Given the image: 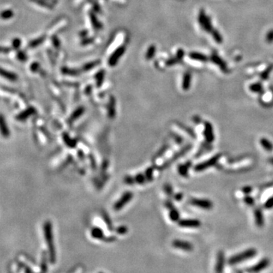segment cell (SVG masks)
Here are the masks:
<instances>
[{"instance_id": "2e32d148", "label": "cell", "mask_w": 273, "mask_h": 273, "mask_svg": "<svg viewBox=\"0 0 273 273\" xmlns=\"http://www.w3.org/2000/svg\"><path fill=\"white\" fill-rule=\"evenodd\" d=\"M0 75L2 77H5V78L8 79V80H11V81H15L17 80V76L16 74L11 73V72L5 71L2 68H0Z\"/></svg>"}, {"instance_id": "e0dca14e", "label": "cell", "mask_w": 273, "mask_h": 273, "mask_svg": "<svg viewBox=\"0 0 273 273\" xmlns=\"http://www.w3.org/2000/svg\"><path fill=\"white\" fill-rule=\"evenodd\" d=\"M190 83H191V74L188 72L184 74V80H183V83H182V87L184 90H187L190 88Z\"/></svg>"}, {"instance_id": "4316f807", "label": "cell", "mask_w": 273, "mask_h": 273, "mask_svg": "<svg viewBox=\"0 0 273 273\" xmlns=\"http://www.w3.org/2000/svg\"><path fill=\"white\" fill-rule=\"evenodd\" d=\"M0 16L2 17L3 19H8V18L13 16V11H11V10H6V11H2L0 14Z\"/></svg>"}, {"instance_id": "836d02e7", "label": "cell", "mask_w": 273, "mask_h": 273, "mask_svg": "<svg viewBox=\"0 0 273 273\" xmlns=\"http://www.w3.org/2000/svg\"><path fill=\"white\" fill-rule=\"evenodd\" d=\"M137 180H138V183H143V182L144 181V177H143L142 175H138V177H137Z\"/></svg>"}, {"instance_id": "6da1fadb", "label": "cell", "mask_w": 273, "mask_h": 273, "mask_svg": "<svg viewBox=\"0 0 273 273\" xmlns=\"http://www.w3.org/2000/svg\"><path fill=\"white\" fill-rule=\"evenodd\" d=\"M256 254V250L253 248H250L248 249L247 250L244 251L242 253L236 254V255L233 256L229 259V263L230 265H235V264L240 263V262H243V261L246 260V259H250L252 257L255 256Z\"/></svg>"}, {"instance_id": "3957f363", "label": "cell", "mask_w": 273, "mask_h": 273, "mask_svg": "<svg viewBox=\"0 0 273 273\" xmlns=\"http://www.w3.org/2000/svg\"><path fill=\"white\" fill-rule=\"evenodd\" d=\"M199 22H200V25L205 31L210 33L212 32L213 28H212V24H211L210 18L207 15H206L203 10H201L200 11V14H199Z\"/></svg>"}, {"instance_id": "5bb4252c", "label": "cell", "mask_w": 273, "mask_h": 273, "mask_svg": "<svg viewBox=\"0 0 273 273\" xmlns=\"http://www.w3.org/2000/svg\"><path fill=\"white\" fill-rule=\"evenodd\" d=\"M254 216H255V222L256 224L258 227L261 228L264 225V218L262 215V210L259 208H257L254 210Z\"/></svg>"}, {"instance_id": "484cf974", "label": "cell", "mask_w": 273, "mask_h": 273, "mask_svg": "<svg viewBox=\"0 0 273 273\" xmlns=\"http://www.w3.org/2000/svg\"><path fill=\"white\" fill-rule=\"evenodd\" d=\"M170 218L172 221H177L179 219V213L177 212V209H174L173 208H171V211H170Z\"/></svg>"}, {"instance_id": "ba28073f", "label": "cell", "mask_w": 273, "mask_h": 273, "mask_svg": "<svg viewBox=\"0 0 273 273\" xmlns=\"http://www.w3.org/2000/svg\"><path fill=\"white\" fill-rule=\"evenodd\" d=\"M132 196L133 195L131 192H126L125 193H124L122 197H121V199H119V200L115 204V206H114V209H115V210H119L121 208H123L124 206H125V204H127V203L131 200Z\"/></svg>"}, {"instance_id": "1f68e13d", "label": "cell", "mask_w": 273, "mask_h": 273, "mask_svg": "<svg viewBox=\"0 0 273 273\" xmlns=\"http://www.w3.org/2000/svg\"><path fill=\"white\" fill-rule=\"evenodd\" d=\"M20 45H21V41H20V40H18V39H15V40H14V42H13V47H14V48L15 49L18 48V47H20Z\"/></svg>"}, {"instance_id": "83f0119b", "label": "cell", "mask_w": 273, "mask_h": 273, "mask_svg": "<svg viewBox=\"0 0 273 273\" xmlns=\"http://www.w3.org/2000/svg\"><path fill=\"white\" fill-rule=\"evenodd\" d=\"M272 66H269L266 70H265L263 71V73L261 74V77H262V80H267V78L268 77V75H269V73L271 72V71L272 70Z\"/></svg>"}, {"instance_id": "7a4b0ae2", "label": "cell", "mask_w": 273, "mask_h": 273, "mask_svg": "<svg viewBox=\"0 0 273 273\" xmlns=\"http://www.w3.org/2000/svg\"><path fill=\"white\" fill-rule=\"evenodd\" d=\"M221 156H222V154L221 153L216 154V155L212 156L209 159L196 165L194 167V170L196 171H203L204 170L207 169V168H210L212 166H214L217 163V162L220 159Z\"/></svg>"}, {"instance_id": "8fae6325", "label": "cell", "mask_w": 273, "mask_h": 273, "mask_svg": "<svg viewBox=\"0 0 273 273\" xmlns=\"http://www.w3.org/2000/svg\"><path fill=\"white\" fill-rule=\"evenodd\" d=\"M0 134L4 138H8L10 136V131L6 123L5 118L2 115H0Z\"/></svg>"}, {"instance_id": "f1b7e54d", "label": "cell", "mask_w": 273, "mask_h": 273, "mask_svg": "<svg viewBox=\"0 0 273 273\" xmlns=\"http://www.w3.org/2000/svg\"><path fill=\"white\" fill-rule=\"evenodd\" d=\"M265 207L267 209H271L273 207V196L270 197L265 203Z\"/></svg>"}, {"instance_id": "603a6c76", "label": "cell", "mask_w": 273, "mask_h": 273, "mask_svg": "<svg viewBox=\"0 0 273 273\" xmlns=\"http://www.w3.org/2000/svg\"><path fill=\"white\" fill-rule=\"evenodd\" d=\"M211 33H212V37H213V39H214V40H216V43H222V36H221V34H219V32L217 30H214V29H213V30H212V31Z\"/></svg>"}, {"instance_id": "9c48e42d", "label": "cell", "mask_w": 273, "mask_h": 273, "mask_svg": "<svg viewBox=\"0 0 273 273\" xmlns=\"http://www.w3.org/2000/svg\"><path fill=\"white\" fill-rule=\"evenodd\" d=\"M172 245L174 247L180 250H183L184 251H191L193 250V245L190 243L187 242V241L176 240V241H173Z\"/></svg>"}, {"instance_id": "d4e9b609", "label": "cell", "mask_w": 273, "mask_h": 273, "mask_svg": "<svg viewBox=\"0 0 273 273\" xmlns=\"http://www.w3.org/2000/svg\"><path fill=\"white\" fill-rule=\"evenodd\" d=\"M83 109H82V108H79V109H77V110L75 111V112L72 114L71 117V118H70V121H74V120L77 119V118H79V117H80V115L83 114Z\"/></svg>"}, {"instance_id": "d6986e66", "label": "cell", "mask_w": 273, "mask_h": 273, "mask_svg": "<svg viewBox=\"0 0 273 273\" xmlns=\"http://www.w3.org/2000/svg\"><path fill=\"white\" fill-rule=\"evenodd\" d=\"M190 57L192 59H195V60H198L200 62H207L208 58L206 56L203 54H200L198 53H191L190 54Z\"/></svg>"}, {"instance_id": "4dcf8cb0", "label": "cell", "mask_w": 273, "mask_h": 273, "mask_svg": "<svg viewBox=\"0 0 273 273\" xmlns=\"http://www.w3.org/2000/svg\"><path fill=\"white\" fill-rule=\"evenodd\" d=\"M244 200L245 203H246L247 204H248V205H253V203H254L253 199L252 197H251V196H245L244 199Z\"/></svg>"}, {"instance_id": "e575fe53", "label": "cell", "mask_w": 273, "mask_h": 273, "mask_svg": "<svg viewBox=\"0 0 273 273\" xmlns=\"http://www.w3.org/2000/svg\"><path fill=\"white\" fill-rule=\"evenodd\" d=\"M193 121H194L196 123L198 124V123H200V121H201V118H200L199 116H195L194 118H193Z\"/></svg>"}, {"instance_id": "d6a6232c", "label": "cell", "mask_w": 273, "mask_h": 273, "mask_svg": "<svg viewBox=\"0 0 273 273\" xmlns=\"http://www.w3.org/2000/svg\"><path fill=\"white\" fill-rule=\"evenodd\" d=\"M251 190H252V187H248V186L247 187H244V188L242 189V191L244 192V193H247V194H248L249 193H250Z\"/></svg>"}, {"instance_id": "f546056e", "label": "cell", "mask_w": 273, "mask_h": 273, "mask_svg": "<svg viewBox=\"0 0 273 273\" xmlns=\"http://www.w3.org/2000/svg\"><path fill=\"white\" fill-rule=\"evenodd\" d=\"M266 41L268 43H271L273 42V30H271L266 35Z\"/></svg>"}, {"instance_id": "ac0fdd59", "label": "cell", "mask_w": 273, "mask_h": 273, "mask_svg": "<svg viewBox=\"0 0 273 273\" xmlns=\"http://www.w3.org/2000/svg\"><path fill=\"white\" fill-rule=\"evenodd\" d=\"M260 144L267 151L270 152L273 150L272 144L268 139H266V138H262V139H260Z\"/></svg>"}, {"instance_id": "d590c367", "label": "cell", "mask_w": 273, "mask_h": 273, "mask_svg": "<svg viewBox=\"0 0 273 273\" xmlns=\"http://www.w3.org/2000/svg\"><path fill=\"white\" fill-rule=\"evenodd\" d=\"M268 162H269L271 163V165H273V157H271V158H270V159H269V160H268Z\"/></svg>"}, {"instance_id": "7c38bea8", "label": "cell", "mask_w": 273, "mask_h": 273, "mask_svg": "<svg viewBox=\"0 0 273 273\" xmlns=\"http://www.w3.org/2000/svg\"><path fill=\"white\" fill-rule=\"evenodd\" d=\"M224 264H225V255L222 251H219L218 253L217 262H216V273H222L224 268Z\"/></svg>"}, {"instance_id": "4fadbf2b", "label": "cell", "mask_w": 273, "mask_h": 273, "mask_svg": "<svg viewBox=\"0 0 273 273\" xmlns=\"http://www.w3.org/2000/svg\"><path fill=\"white\" fill-rule=\"evenodd\" d=\"M211 59H212V62H213L216 63V65H218L219 66V68H220L222 71L225 72V73L228 72V68H227L225 62L221 58H219L217 55L212 54V56H211Z\"/></svg>"}, {"instance_id": "9a60e30c", "label": "cell", "mask_w": 273, "mask_h": 273, "mask_svg": "<svg viewBox=\"0 0 273 273\" xmlns=\"http://www.w3.org/2000/svg\"><path fill=\"white\" fill-rule=\"evenodd\" d=\"M34 112H35V110H34V108L32 107L28 108L27 109H26V110L23 111L21 113L18 114V115H17L16 118L18 120H19V121H24V120H26L27 118H28L29 117L31 116Z\"/></svg>"}, {"instance_id": "ffe728a7", "label": "cell", "mask_w": 273, "mask_h": 273, "mask_svg": "<svg viewBox=\"0 0 273 273\" xmlns=\"http://www.w3.org/2000/svg\"><path fill=\"white\" fill-rule=\"evenodd\" d=\"M190 166V162L186 163L185 165H180L178 167L179 173H180L182 176H184V177L187 176V174H188V168Z\"/></svg>"}, {"instance_id": "7402d4cb", "label": "cell", "mask_w": 273, "mask_h": 273, "mask_svg": "<svg viewBox=\"0 0 273 273\" xmlns=\"http://www.w3.org/2000/svg\"><path fill=\"white\" fill-rule=\"evenodd\" d=\"M250 89L253 93H261L262 91V86L261 83H253L250 86Z\"/></svg>"}, {"instance_id": "cb8c5ba5", "label": "cell", "mask_w": 273, "mask_h": 273, "mask_svg": "<svg viewBox=\"0 0 273 273\" xmlns=\"http://www.w3.org/2000/svg\"><path fill=\"white\" fill-rule=\"evenodd\" d=\"M92 235H93V238L101 239V238H102L103 234H102V232L101 231V229L96 228V229H93V231H92Z\"/></svg>"}, {"instance_id": "8992f818", "label": "cell", "mask_w": 273, "mask_h": 273, "mask_svg": "<svg viewBox=\"0 0 273 273\" xmlns=\"http://www.w3.org/2000/svg\"><path fill=\"white\" fill-rule=\"evenodd\" d=\"M190 203L203 209H210L212 208V203L210 200L205 199H192Z\"/></svg>"}, {"instance_id": "277c9868", "label": "cell", "mask_w": 273, "mask_h": 273, "mask_svg": "<svg viewBox=\"0 0 273 273\" xmlns=\"http://www.w3.org/2000/svg\"><path fill=\"white\" fill-rule=\"evenodd\" d=\"M44 232H45V236H46V240H47V244H48L49 247L50 248L51 250L52 256H54V251L53 249V234H52V225L51 223L50 222H47L45 223L44 225Z\"/></svg>"}, {"instance_id": "30bf717a", "label": "cell", "mask_w": 273, "mask_h": 273, "mask_svg": "<svg viewBox=\"0 0 273 273\" xmlns=\"http://www.w3.org/2000/svg\"><path fill=\"white\" fill-rule=\"evenodd\" d=\"M201 223L197 219H183L179 222V225L184 228H198Z\"/></svg>"}, {"instance_id": "5b68a950", "label": "cell", "mask_w": 273, "mask_h": 273, "mask_svg": "<svg viewBox=\"0 0 273 273\" xmlns=\"http://www.w3.org/2000/svg\"><path fill=\"white\" fill-rule=\"evenodd\" d=\"M269 263H270L269 259H267V258H265V259H262V260L259 261V262H258L256 265L250 267V268H247V271L248 272H254V273L259 272V271H262V270L265 269V268H267V267L269 265Z\"/></svg>"}, {"instance_id": "52a82bcc", "label": "cell", "mask_w": 273, "mask_h": 273, "mask_svg": "<svg viewBox=\"0 0 273 273\" xmlns=\"http://www.w3.org/2000/svg\"><path fill=\"white\" fill-rule=\"evenodd\" d=\"M204 137L207 143H212L214 141V132H213V127L211 123L206 121L204 125Z\"/></svg>"}, {"instance_id": "44dd1931", "label": "cell", "mask_w": 273, "mask_h": 273, "mask_svg": "<svg viewBox=\"0 0 273 273\" xmlns=\"http://www.w3.org/2000/svg\"><path fill=\"white\" fill-rule=\"evenodd\" d=\"M123 52H124V48H120L119 50L116 52V53H115V54L112 56V58L110 59V64L111 65L115 64V63L117 62V60H118V58H119L120 56L122 55Z\"/></svg>"}]
</instances>
